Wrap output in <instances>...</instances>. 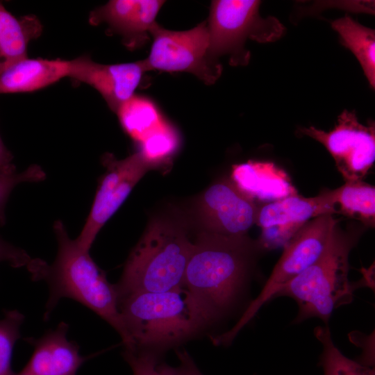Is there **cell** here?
Returning <instances> with one entry per match:
<instances>
[{"label": "cell", "mask_w": 375, "mask_h": 375, "mask_svg": "<svg viewBox=\"0 0 375 375\" xmlns=\"http://www.w3.org/2000/svg\"><path fill=\"white\" fill-rule=\"evenodd\" d=\"M68 329L69 325L62 322L41 338H26L34 351L25 367L14 375H77L88 358L81 356L76 342L67 340Z\"/></svg>", "instance_id": "obj_14"}, {"label": "cell", "mask_w": 375, "mask_h": 375, "mask_svg": "<svg viewBox=\"0 0 375 375\" xmlns=\"http://www.w3.org/2000/svg\"><path fill=\"white\" fill-rule=\"evenodd\" d=\"M164 1L112 0L91 12L92 25L107 24L110 29L122 37L131 49L142 46L149 40L151 27Z\"/></svg>", "instance_id": "obj_13"}, {"label": "cell", "mask_w": 375, "mask_h": 375, "mask_svg": "<svg viewBox=\"0 0 375 375\" xmlns=\"http://www.w3.org/2000/svg\"><path fill=\"white\" fill-rule=\"evenodd\" d=\"M193 244L181 222L162 217L151 220L115 285L118 299L138 292L182 287Z\"/></svg>", "instance_id": "obj_3"}, {"label": "cell", "mask_w": 375, "mask_h": 375, "mask_svg": "<svg viewBox=\"0 0 375 375\" xmlns=\"http://www.w3.org/2000/svg\"><path fill=\"white\" fill-rule=\"evenodd\" d=\"M42 31V24L35 15L17 18L0 2V70L26 58L28 43Z\"/></svg>", "instance_id": "obj_18"}, {"label": "cell", "mask_w": 375, "mask_h": 375, "mask_svg": "<svg viewBox=\"0 0 375 375\" xmlns=\"http://www.w3.org/2000/svg\"><path fill=\"white\" fill-rule=\"evenodd\" d=\"M338 219L325 214L305 223L283 247V253L258 297L253 300L238 322L226 333L217 337L219 344L232 341L258 310L279 290L313 264L325 249Z\"/></svg>", "instance_id": "obj_7"}, {"label": "cell", "mask_w": 375, "mask_h": 375, "mask_svg": "<svg viewBox=\"0 0 375 375\" xmlns=\"http://www.w3.org/2000/svg\"><path fill=\"white\" fill-rule=\"evenodd\" d=\"M118 309L134 350L153 351L170 347L209 325L183 285L125 296L118 299Z\"/></svg>", "instance_id": "obj_4"}, {"label": "cell", "mask_w": 375, "mask_h": 375, "mask_svg": "<svg viewBox=\"0 0 375 375\" xmlns=\"http://www.w3.org/2000/svg\"><path fill=\"white\" fill-rule=\"evenodd\" d=\"M147 69L143 60L119 64H101L88 56L69 60V77L97 90L113 112L133 95Z\"/></svg>", "instance_id": "obj_12"}, {"label": "cell", "mask_w": 375, "mask_h": 375, "mask_svg": "<svg viewBox=\"0 0 375 375\" xmlns=\"http://www.w3.org/2000/svg\"><path fill=\"white\" fill-rule=\"evenodd\" d=\"M257 242L246 235L226 236L201 232L193 244L183 285L189 291L208 324L236 299L247 276Z\"/></svg>", "instance_id": "obj_2"}, {"label": "cell", "mask_w": 375, "mask_h": 375, "mask_svg": "<svg viewBox=\"0 0 375 375\" xmlns=\"http://www.w3.org/2000/svg\"><path fill=\"white\" fill-rule=\"evenodd\" d=\"M38 260L39 258H33L24 249L13 246L0 237V262H7L15 268L26 267L31 273Z\"/></svg>", "instance_id": "obj_27"}, {"label": "cell", "mask_w": 375, "mask_h": 375, "mask_svg": "<svg viewBox=\"0 0 375 375\" xmlns=\"http://www.w3.org/2000/svg\"><path fill=\"white\" fill-rule=\"evenodd\" d=\"M231 178L253 201H274L297 194L287 174L269 162L249 160L233 165Z\"/></svg>", "instance_id": "obj_15"}, {"label": "cell", "mask_w": 375, "mask_h": 375, "mask_svg": "<svg viewBox=\"0 0 375 375\" xmlns=\"http://www.w3.org/2000/svg\"><path fill=\"white\" fill-rule=\"evenodd\" d=\"M53 228L58 241L57 256L51 265L43 260L31 275L35 281H46L49 288L44 320L49 319L62 298H69L103 319L119 334L125 349L133 350V342L118 309L115 285L107 281L104 272L90 257L89 251L81 248L76 240L69 237L60 220L56 221Z\"/></svg>", "instance_id": "obj_1"}, {"label": "cell", "mask_w": 375, "mask_h": 375, "mask_svg": "<svg viewBox=\"0 0 375 375\" xmlns=\"http://www.w3.org/2000/svg\"><path fill=\"white\" fill-rule=\"evenodd\" d=\"M180 365L178 367L181 375H203L185 350L176 351Z\"/></svg>", "instance_id": "obj_28"}, {"label": "cell", "mask_w": 375, "mask_h": 375, "mask_svg": "<svg viewBox=\"0 0 375 375\" xmlns=\"http://www.w3.org/2000/svg\"><path fill=\"white\" fill-rule=\"evenodd\" d=\"M116 113L123 129L138 144L167 122L153 102L135 94Z\"/></svg>", "instance_id": "obj_20"}, {"label": "cell", "mask_w": 375, "mask_h": 375, "mask_svg": "<svg viewBox=\"0 0 375 375\" xmlns=\"http://www.w3.org/2000/svg\"><path fill=\"white\" fill-rule=\"evenodd\" d=\"M337 213L332 190H324L317 196L303 197L297 194L259 206L256 224L262 228L274 225H303L325 214Z\"/></svg>", "instance_id": "obj_16"}, {"label": "cell", "mask_w": 375, "mask_h": 375, "mask_svg": "<svg viewBox=\"0 0 375 375\" xmlns=\"http://www.w3.org/2000/svg\"><path fill=\"white\" fill-rule=\"evenodd\" d=\"M122 356L133 375H181L178 367L160 362L154 351L125 349Z\"/></svg>", "instance_id": "obj_25"}, {"label": "cell", "mask_w": 375, "mask_h": 375, "mask_svg": "<svg viewBox=\"0 0 375 375\" xmlns=\"http://www.w3.org/2000/svg\"><path fill=\"white\" fill-rule=\"evenodd\" d=\"M260 1H212L207 23L209 51L215 59L229 55L232 65L248 63L250 53L245 49L247 40L272 42L279 39L284 26L275 17H263L259 12Z\"/></svg>", "instance_id": "obj_6"}, {"label": "cell", "mask_w": 375, "mask_h": 375, "mask_svg": "<svg viewBox=\"0 0 375 375\" xmlns=\"http://www.w3.org/2000/svg\"><path fill=\"white\" fill-rule=\"evenodd\" d=\"M259 206L229 181L209 187L199 201V213L206 231L244 236L256 222Z\"/></svg>", "instance_id": "obj_11"}, {"label": "cell", "mask_w": 375, "mask_h": 375, "mask_svg": "<svg viewBox=\"0 0 375 375\" xmlns=\"http://www.w3.org/2000/svg\"><path fill=\"white\" fill-rule=\"evenodd\" d=\"M299 131L325 147L345 182L362 181L374 164V123L361 124L354 112L344 110L330 131L312 126Z\"/></svg>", "instance_id": "obj_9"}, {"label": "cell", "mask_w": 375, "mask_h": 375, "mask_svg": "<svg viewBox=\"0 0 375 375\" xmlns=\"http://www.w3.org/2000/svg\"><path fill=\"white\" fill-rule=\"evenodd\" d=\"M340 42L356 56L372 88L375 87V31L351 17L345 15L332 22Z\"/></svg>", "instance_id": "obj_19"}, {"label": "cell", "mask_w": 375, "mask_h": 375, "mask_svg": "<svg viewBox=\"0 0 375 375\" xmlns=\"http://www.w3.org/2000/svg\"><path fill=\"white\" fill-rule=\"evenodd\" d=\"M45 178L46 174L38 165H30L21 172L0 176V226L6 223L5 207L14 188L22 183L41 182Z\"/></svg>", "instance_id": "obj_26"}, {"label": "cell", "mask_w": 375, "mask_h": 375, "mask_svg": "<svg viewBox=\"0 0 375 375\" xmlns=\"http://www.w3.org/2000/svg\"><path fill=\"white\" fill-rule=\"evenodd\" d=\"M69 60L28 57L0 70V94L33 92L68 76Z\"/></svg>", "instance_id": "obj_17"}, {"label": "cell", "mask_w": 375, "mask_h": 375, "mask_svg": "<svg viewBox=\"0 0 375 375\" xmlns=\"http://www.w3.org/2000/svg\"><path fill=\"white\" fill-rule=\"evenodd\" d=\"M315 335L322 346L319 365L324 375H375L374 368L351 360L336 347L328 326H318Z\"/></svg>", "instance_id": "obj_22"}, {"label": "cell", "mask_w": 375, "mask_h": 375, "mask_svg": "<svg viewBox=\"0 0 375 375\" xmlns=\"http://www.w3.org/2000/svg\"><path fill=\"white\" fill-rule=\"evenodd\" d=\"M356 231L343 230L338 222L319 258L279 290L275 298L297 302L295 322L317 317L327 322L335 309L350 303L356 287L348 278L349 256L358 238Z\"/></svg>", "instance_id": "obj_5"}, {"label": "cell", "mask_w": 375, "mask_h": 375, "mask_svg": "<svg viewBox=\"0 0 375 375\" xmlns=\"http://www.w3.org/2000/svg\"><path fill=\"white\" fill-rule=\"evenodd\" d=\"M337 213L361 222L367 227L375 224V188L362 181H347L332 190Z\"/></svg>", "instance_id": "obj_21"}, {"label": "cell", "mask_w": 375, "mask_h": 375, "mask_svg": "<svg viewBox=\"0 0 375 375\" xmlns=\"http://www.w3.org/2000/svg\"><path fill=\"white\" fill-rule=\"evenodd\" d=\"M13 156L3 144L0 137V176L14 174L15 166L12 163Z\"/></svg>", "instance_id": "obj_29"}, {"label": "cell", "mask_w": 375, "mask_h": 375, "mask_svg": "<svg viewBox=\"0 0 375 375\" xmlns=\"http://www.w3.org/2000/svg\"><path fill=\"white\" fill-rule=\"evenodd\" d=\"M24 319V315L17 310L4 311V317L0 319V375H14L11 358Z\"/></svg>", "instance_id": "obj_24"}, {"label": "cell", "mask_w": 375, "mask_h": 375, "mask_svg": "<svg viewBox=\"0 0 375 375\" xmlns=\"http://www.w3.org/2000/svg\"><path fill=\"white\" fill-rule=\"evenodd\" d=\"M103 162L106 172L86 222L75 239L81 248L88 251L101 228L122 205L134 186L148 171L153 169L138 151L122 160L106 154Z\"/></svg>", "instance_id": "obj_10"}, {"label": "cell", "mask_w": 375, "mask_h": 375, "mask_svg": "<svg viewBox=\"0 0 375 375\" xmlns=\"http://www.w3.org/2000/svg\"><path fill=\"white\" fill-rule=\"evenodd\" d=\"M149 35L153 38L151 51L143 60L147 71L188 72L206 85L220 76L222 65L210 53L206 21L182 31L167 30L156 23Z\"/></svg>", "instance_id": "obj_8"}, {"label": "cell", "mask_w": 375, "mask_h": 375, "mask_svg": "<svg viewBox=\"0 0 375 375\" xmlns=\"http://www.w3.org/2000/svg\"><path fill=\"white\" fill-rule=\"evenodd\" d=\"M179 143L177 132L166 122L160 128L138 143V151L154 169L172 158Z\"/></svg>", "instance_id": "obj_23"}]
</instances>
